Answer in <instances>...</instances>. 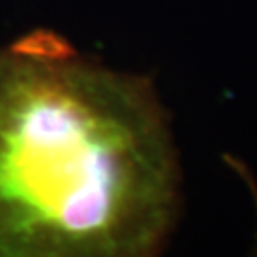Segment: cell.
<instances>
[{"mask_svg": "<svg viewBox=\"0 0 257 257\" xmlns=\"http://www.w3.org/2000/svg\"><path fill=\"white\" fill-rule=\"evenodd\" d=\"M179 160L147 76L52 31L0 48V257H149L174 229Z\"/></svg>", "mask_w": 257, "mask_h": 257, "instance_id": "6da1fadb", "label": "cell"}]
</instances>
